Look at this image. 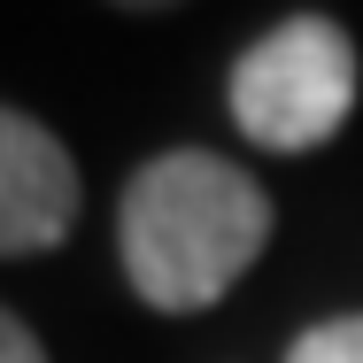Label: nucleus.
<instances>
[{
    "label": "nucleus",
    "instance_id": "obj_1",
    "mask_svg": "<svg viewBox=\"0 0 363 363\" xmlns=\"http://www.w3.org/2000/svg\"><path fill=\"white\" fill-rule=\"evenodd\" d=\"M271 240V194L201 147L155 155L140 178L124 186V217H116V247H124V279L140 286L147 309H209Z\"/></svg>",
    "mask_w": 363,
    "mask_h": 363
},
{
    "label": "nucleus",
    "instance_id": "obj_2",
    "mask_svg": "<svg viewBox=\"0 0 363 363\" xmlns=\"http://www.w3.org/2000/svg\"><path fill=\"white\" fill-rule=\"evenodd\" d=\"M356 108V47L325 16H294L263 31L232 70V124L271 155L325 147Z\"/></svg>",
    "mask_w": 363,
    "mask_h": 363
},
{
    "label": "nucleus",
    "instance_id": "obj_3",
    "mask_svg": "<svg viewBox=\"0 0 363 363\" xmlns=\"http://www.w3.org/2000/svg\"><path fill=\"white\" fill-rule=\"evenodd\" d=\"M77 224V170L62 140L0 108V255H39Z\"/></svg>",
    "mask_w": 363,
    "mask_h": 363
},
{
    "label": "nucleus",
    "instance_id": "obj_4",
    "mask_svg": "<svg viewBox=\"0 0 363 363\" xmlns=\"http://www.w3.org/2000/svg\"><path fill=\"white\" fill-rule=\"evenodd\" d=\"M286 363H363V317H333V325H309L286 348Z\"/></svg>",
    "mask_w": 363,
    "mask_h": 363
},
{
    "label": "nucleus",
    "instance_id": "obj_5",
    "mask_svg": "<svg viewBox=\"0 0 363 363\" xmlns=\"http://www.w3.org/2000/svg\"><path fill=\"white\" fill-rule=\"evenodd\" d=\"M0 363H47V356H39V340H31V325L8 317V309H0Z\"/></svg>",
    "mask_w": 363,
    "mask_h": 363
}]
</instances>
